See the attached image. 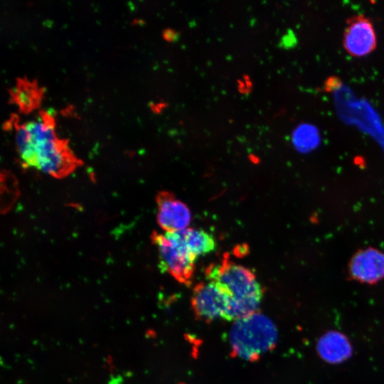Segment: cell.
<instances>
[{"label": "cell", "mask_w": 384, "mask_h": 384, "mask_svg": "<svg viewBox=\"0 0 384 384\" xmlns=\"http://www.w3.org/2000/svg\"><path fill=\"white\" fill-rule=\"evenodd\" d=\"M15 139L24 166L63 178L80 164L66 143L55 137L53 124L47 115L18 125Z\"/></svg>", "instance_id": "obj_1"}, {"label": "cell", "mask_w": 384, "mask_h": 384, "mask_svg": "<svg viewBox=\"0 0 384 384\" xmlns=\"http://www.w3.org/2000/svg\"><path fill=\"white\" fill-rule=\"evenodd\" d=\"M208 281L215 283L230 298L229 321H237L257 311L263 289L255 274L225 254L220 264L206 270Z\"/></svg>", "instance_id": "obj_2"}, {"label": "cell", "mask_w": 384, "mask_h": 384, "mask_svg": "<svg viewBox=\"0 0 384 384\" xmlns=\"http://www.w3.org/2000/svg\"><path fill=\"white\" fill-rule=\"evenodd\" d=\"M277 334L274 324L258 311L235 321L230 334L231 353L255 361L276 344Z\"/></svg>", "instance_id": "obj_3"}, {"label": "cell", "mask_w": 384, "mask_h": 384, "mask_svg": "<svg viewBox=\"0 0 384 384\" xmlns=\"http://www.w3.org/2000/svg\"><path fill=\"white\" fill-rule=\"evenodd\" d=\"M156 246L159 267L179 283L190 286L195 273L197 260L172 233L154 232L151 235Z\"/></svg>", "instance_id": "obj_4"}, {"label": "cell", "mask_w": 384, "mask_h": 384, "mask_svg": "<svg viewBox=\"0 0 384 384\" xmlns=\"http://www.w3.org/2000/svg\"><path fill=\"white\" fill-rule=\"evenodd\" d=\"M230 299L214 282L197 284L192 292L191 304L196 317L210 323L218 319L229 320Z\"/></svg>", "instance_id": "obj_5"}, {"label": "cell", "mask_w": 384, "mask_h": 384, "mask_svg": "<svg viewBox=\"0 0 384 384\" xmlns=\"http://www.w3.org/2000/svg\"><path fill=\"white\" fill-rule=\"evenodd\" d=\"M376 34L370 18L363 14H356L347 18L343 46L351 55H366L376 48Z\"/></svg>", "instance_id": "obj_6"}, {"label": "cell", "mask_w": 384, "mask_h": 384, "mask_svg": "<svg viewBox=\"0 0 384 384\" xmlns=\"http://www.w3.org/2000/svg\"><path fill=\"white\" fill-rule=\"evenodd\" d=\"M156 201L157 223L164 232L172 233L187 228L191 220V213L186 203L166 191L159 192Z\"/></svg>", "instance_id": "obj_7"}, {"label": "cell", "mask_w": 384, "mask_h": 384, "mask_svg": "<svg viewBox=\"0 0 384 384\" xmlns=\"http://www.w3.org/2000/svg\"><path fill=\"white\" fill-rule=\"evenodd\" d=\"M348 272L359 282L377 283L384 278V253L373 247L358 250L350 260Z\"/></svg>", "instance_id": "obj_8"}, {"label": "cell", "mask_w": 384, "mask_h": 384, "mask_svg": "<svg viewBox=\"0 0 384 384\" xmlns=\"http://www.w3.org/2000/svg\"><path fill=\"white\" fill-rule=\"evenodd\" d=\"M319 356L331 364L340 363L352 355V346L348 338L338 331H329L322 335L316 343Z\"/></svg>", "instance_id": "obj_9"}, {"label": "cell", "mask_w": 384, "mask_h": 384, "mask_svg": "<svg viewBox=\"0 0 384 384\" xmlns=\"http://www.w3.org/2000/svg\"><path fill=\"white\" fill-rule=\"evenodd\" d=\"M172 233L196 258L210 253L216 248L214 237L202 229L187 228Z\"/></svg>", "instance_id": "obj_10"}, {"label": "cell", "mask_w": 384, "mask_h": 384, "mask_svg": "<svg viewBox=\"0 0 384 384\" xmlns=\"http://www.w3.org/2000/svg\"><path fill=\"white\" fill-rule=\"evenodd\" d=\"M25 88H17L16 92L17 102L23 108H29L33 103L32 95Z\"/></svg>", "instance_id": "obj_11"}, {"label": "cell", "mask_w": 384, "mask_h": 384, "mask_svg": "<svg viewBox=\"0 0 384 384\" xmlns=\"http://www.w3.org/2000/svg\"><path fill=\"white\" fill-rule=\"evenodd\" d=\"M181 384H183V383H181Z\"/></svg>", "instance_id": "obj_12"}]
</instances>
